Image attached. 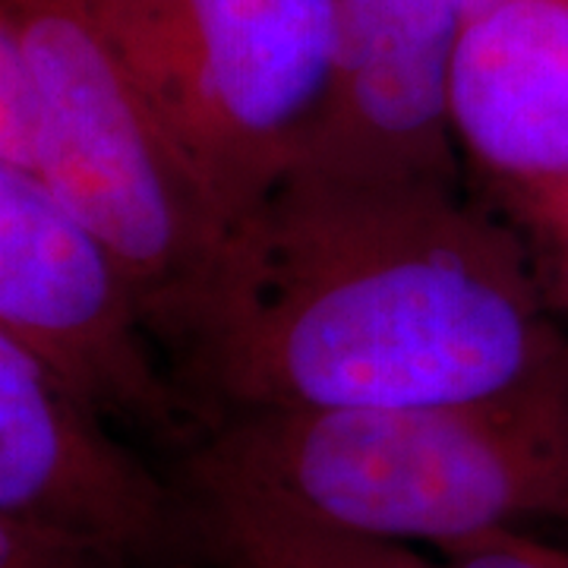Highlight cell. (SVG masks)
I'll return each mask as SVG.
<instances>
[{
    "label": "cell",
    "mask_w": 568,
    "mask_h": 568,
    "mask_svg": "<svg viewBox=\"0 0 568 568\" xmlns=\"http://www.w3.org/2000/svg\"><path fill=\"white\" fill-rule=\"evenodd\" d=\"M448 126L508 224L568 181V0H511L462 26Z\"/></svg>",
    "instance_id": "52a82bcc"
},
{
    "label": "cell",
    "mask_w": 568,
    "mask_h": 568,
    "mask_svg": "<svg viewBox=\"0 0 568 568\" xmlns=\"http://www.w3.org/2000/svg\"><path fill=\"white\" fill-rule=\"evenodd\" d=\"M458 32L443 0H338L335 89L301 162L465 181L448 126Z\"/></svg>",
    "instance_id": "ba28073f"
},
{
    "label": "cell",
    "mask_w": 568,
    "mask_h": 568,
    "mask_svg": "<svg viewBox=\"0 0 568 568\" xmlns=\"http://www.w3.org/2000/svg\"><path fill=\"white\" fill-rule=\"evenodd\" d=\"M186 458L328 528L448 549L568 521V379L436 405L246 410Z\"/></svg>",
    "instance_id": "7a4b0ae2"
},
{
    "label": "cell",
    "mask_w": 568,
    "mask_h": 568,
    "mask_svg": "<svg viewBox=\"0 0 568 568\" xmlns=\"http://www.w3.org/2000/svg\"><path fill=\"white\" fill-rule=\"evenodd\" d=\"M443 552L446 568H568V549L540 544L518 528L489 530Z\"/></svg>",
    "instance_id": "4fadbf2b"
},
{
    "label": "cell",
    "mask_w": 568,
    "mask_h": 568,
    "mask_svg": "<svg viewBox=\"0 0 568 568\" xmlns=\"http://www.w3.org/2000/svg\"><path fill=\"white\" fill-rule=\"evenodd\" d=\"M0 568H133L123 559L61 534L0 521Z\"/></svg>",
    "instance_id": "7c38bea8"
},
{
    "label": "cell",
    "mask_w": 568,
    "mask_h": 568,
    "mask_svg": "<svg viewBox=\"0 0 568 568\" xmlns=\"http://www.w3.org/2000/svg\"><path fill=\"white\" fill-rule=\"evenodd\" d=\"M0 22L39 92L32 178L111 250L159 338L200 294L234 227L85 0H0Z\"/></svg>",
    "instance_id": "3957f363"
},
{
    "label": "cell",
    "mask_w": 568,
    "mask_h": 568,
    "mask_svg": "<svg viewBox=\"0 0 568 568\" xmlns=\"http://www.w3.org/2000/svg\"><path fill=\"white\" fill-rule=\"evenodd\" d=\"M0 521L61 534L133 568H200L205 547L183 487L121 446L108 420L0 335Z\"/></svg>",
    "instance_id": "8992f818"
},
{
    "label": "cell",
    "mask_w": 568,
    "mask_h": 568,
    "mask_svg": "<svg viewBox=\"0 0 568 568\" xmlns=\"http://www.w3.org/2000/svg\"><path fill=\"white\" fill-rule=\"evenodd\" d=\"M212 568H439L410 544L328 528L260 487L186 458L181 467Z\"/></svg>",
    "instance_id": "9c48e42d"
},
{
    "label": "cell",
    "mask_w": 568,
    "mask_h": 568,
    "mask_svg": "<svg viewBox=\"0 0 568 568\" xmlns=\"http://www.w3.org/2000/svg\"><path fill=\"white\" fill-rule=\"evenodd\" d=\"M39 92L29 61L10 26L0 22V168L36 174Z\"/></svg>",
    "instance_id": "30bf717a"
},
{
    "label": "cell",
    "mask_w": 568,
    "mask_h": 568,
    "mask_svg": "<svg viewBox=\"0 0 568 568\" xmlns=\"http://www.w3.org/2000/svg\"><path fill=\"white\" fill-rule=\"evenodd\" d=\"M0 335L104 420L186 446L209 420L152 351L140 291L111 250L29 174L0 168Z\"/></svg>",
    "instance_id": "5b68a950"
},
{
    "label": "cell",
    "mask_w": 568,
    "mask_h": 568,
    "mask_svg": "<svg viewBox=\"0 0 568 568\" xmlns=\"http://www.w3.org/2000/svg\"><path fill=\"white\" fill-rule=\"evenodd\" d=\"M209 429L246 410L465 402L568 379L521 234L465 183L294 164L159 335Z\"/></svg>",
    "instance_id": "6da1fadb"
},
{
    "label": "cell",
    "mask_w": 568,
    "mask_h": 568,
    "mask_svg": "<svg viewBox=\"0 0 568 568\" xmlns=\"http://www.w3.org/2000/svg\"><path fill=\"white\" fill-rule=\"evenodd\" d=\"M231 222L301 162L338 70V0H85Z\"/></svg>",
    "instance_id": "277c9868"
},
{
    "label": "cell",
    "mask_w": 568,
    "mask_h": 568,
    "mask_svg": "<svg viewBox=\"0 0 568 568\" xmlns=\"http://www.w3.org/2000/svg\"><path fill=\"white\" fill-rule=\"evenodd\" d=\"M448 10L458 17V22L465 26V22L477 20V17H487L493 13L496 7H503V3H511V0H443Z\"/></svg>",
    "instance_id": "5bb4252c"
},
{
    "label": "cell",
    "mask_w": 568,
    "mask_h": 568,
    "mask_svg": "<svg viewBox=\"0 0 568 568\" xmlns=\"http://www.w3.org/2000/svg\"><path fill=\"white\" fill-rule=\"evenodd\" d=\"M511 227L528 246L540 291L552 313H568V181L521 212Z\"/></svg>",
    "instance_id": "8fae6325"
}]
</instances>
